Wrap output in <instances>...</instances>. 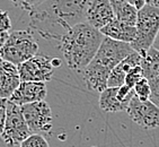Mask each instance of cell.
Masks as SVG:
<instances>
[{"mask_svg": "<svg viewBox=\"0 0 159 147\" xmlns=\"http://www.w3.org/2000/svg\"><path fill=\"white\" fill-rule=\"evenodd\" d=\"M92 0H44L28 12L30 30H34L45 40H60L72 26L85 21V15Z\"/></svg>", "mask_w": 159, "mask_h": 147, "instance_id": "6da1fadb", "label": "cell"}, {"mask_svg": "<svg viewBox=\"0 0 159 147\" xmlns=\"http://www.w3.org/2000/svg\"><path fill=\"white\" fill-rule=\"evenodd\" d=\"M103 39L104 35L99 30L81 21L60 37L59 49L68 67L80 73L94 59Z\"/></svg>", "mask_w": 159, "mask_h": 147, "instance_id": "7a4b0ae2", "label": "cell"}, {"mask_svg": "<svg viewBox=\"0 0 159 147\" xmlns=\"http://www.w3.org/2000/svg\"><path fill=\"white\" fill-rule=\"evenodd\" d=\"M39 52V43L31 30H16L8 34L6 42L0 48L2 60L18 66Z\"/></svg>", "mask_w": 159, "mask_h": 147, "instance_id": "3957f363", "label": "cell"}, {"mask_svg": "<svg viewBox=\"0 0 159 147\" xmlns=\"http://www.w3.org/2000/svg\"><path fill=\"white\" fill-rule=\"evenodd\" d=\"M135 31L134 40L130 44L135 52L142 55L152 46L159 32V7L147 3L139 10Z\"/></svg>", "mask_w": 159, "mask_h": 147, "instance_id": "277c9868", "label": "cell"}, {"mask_svg": "<svg viewBox=\"0 0 159 147\" xmlns=\"http://www.w3.org/2000/svg\"><path fill=\"white\" fill-rule=\"evenodd\" d=\"M32 132L26 125L20 107L12 102L7 103V116L5 128L1 134V139L7 147L19 146L24 139L31 135Z\"/></svg>", "mask_w": 159, "mask_h": 147, "instance_id": "5b68a950", "label": "cell"}, {"mask_svg": "<svg viewBox=\"0 0 159 147\" xmlns=\"http://www.w3.org/2000/svg\"><path fill=\"white\" fill-rule=\"evenodd\" d=\"M21 113L32 134L50 132L53 127L52 110L44 100L20 107Z\"/></svg>", "mask_w": 159, "mask_h": 147, "instance_id": "8992f818", "label": "cell"}, {"mask_svg": "<svg viewBox=\"0 0 159 147\" xmlns=\"http://www.w3.org/2000/svg\"><path fill=\"white\" fill-rule=\"evenodd\" d=\"M21 82H43L52 79L54 67L52 59L45 55H35L17 66Z\"/></svg>", "mask_w": 159, "mask_h": 147, "instance_id": "52a82bcc", "label": "cell"}, {"mask_svg": "<svg viewBox=\"0 0 159 147\" xmlns=\"http://www.w3.org/2000/svg\"><path fill=\"white\" fill-rule=\"evenodd\" d=\"M133 51L134 50L132 49L130 43L120 42L104 36L93 60L104 66L108 70H112Z\"/></svg>", "mask_w": 159, "mask_h": 147, "instance_id": "ba28073f", "label": "cell"}, {"mask_svg": "<svg viewBox=\"0 0 159 147\" xmlns=\"http://www.w3.org/2000/svg\"><path fill=\"white\" fill-rule=\"evenodd\" d=\"M125 111L130 119L142 129L150 130L159 127V107L149 100L141 101L134 95Z\"/></svg>", "mask_w": 159, "mask_h": 147, "instance_id": "9c48e42d", "label": "cell"}, {"mask_svg": "<svg viewBox=\"0 0 159 147\" xmlns=\"http://www.w3.org/2000/svg\"><path fill=\"white\" fill-rule=\"evenodd\" d=\"M46 94L48 89L43 82H20L8 101L21 107L27 103L45 100Z\"/></svg>", "mask_w": 159, "mask_h": 147, "instance_id": "30bf717a", "label": "cell"}, {"mask_svg": "<svg viewBox=\"0 0 159 147\" xmlns=\"http://www.w3.org/2000/svg\"><path fill=\"white\" fill-rule=\"evenodd\" d=\"M115 18L114 10L108 0H92L85 15V21L101 30Z\"/></svg>", "mask_w": 159, "mask_h": 147, "instance_id": "8fae6325", "label": "cell"}, {"mask_svg": "<svg viewBox=\"0 0 159 147\" xmlns=\"http://www.w3.org/2000/svg\"><path fill=\"white\" fill-rule=\"evenodd\" d=\"M110 73L111 70H108L104 66L92 60L79 74L81 75L84 83L89 91L101 93L107 87V79Z\"/></svg>", "mask_w": 159, "mask_h": 147, "instance_id": "7c38bea8", "label": "cell"}, {"mask_svg": "<svg viewBox=\"0 0 159 147\" xmlns=\"http://www.w3.org/2000/svg\"><path fill=\"white\" fill-rule=\"evenodd\" d=\"M18 68L9 61L0 62V98H8L20 84Z\"/></svg>", "mask_w": 159, "mask_h": 147, "instance_id": "4fadbf2b", "label": "cell"}, {"mask_svg": "<svg viewBox=\"0 0 159 147\" xmlns=\"http://www.w3.org/2000/svg\"><path fill=\"white\" fill-rule=\"evenodd\" d=\"M99 31L104 36L125 43H131L134 40L135 32H137L134 25L128 24L116 18H114L111 23L105 25Z\"/></svg>", "mask_w": 159, "mask_h": 147, "instance_id": "5bb4252c", "label": "cell"}, {"mask_svg": "<svg viewBox=\"0 0 159 147\" xmlns=\"http://www.w3.org/2000/svg\"><path fill=\"white\" fill-rule=\"evenodd\" d=\"M141 61V55L138 52L133 51L132 53L124 58L117 66L111 70L108 79H107V87H120L124 84L126 74L130 69L135 66H139Z\"/></svg>", "mask_w": 159, "mask_h": 147, "instance_id": "9a60e30c", "label": "cell"}, {"mask_svg": "<svg viewBox=\"0 0 159 147\" xmlns=\"http://www.w3.org/2000/svg\"><path fill=\"white\" fill-rule=\"evenodd\" d=\"M140 66L142 68L143 77L146 79L152 80L153 78L159 76V50L156 48L149 49L141 55Z\"/></svg>", "mask_w": 159, "mask_h": 147, "instance_id": "2e32d148", "label": "cell"}, {"mask_svg": "<svg viewBox=\"0 0 159 147\" xmlns=\"http://www.w3.org/2000/svg\"><path fill=\"white\" fill-rule=\"evenodd\" d=\"M99 107L104 112L115 113L126 110V105L117 98V87H106L99 93Z\"/></svg>", "mask_w": 159, "mask_h": 147, "instance_id": "e0dca14e", "label": "cell"}, {"mask_svg": "<svg viewBox=\"0 0 159 147\" xmlns=\"http://www.w3.org/2000/svg\"><path fill=\"white\" fill-rule=\"evenodd\" d=\"M138 12L133 6H131L129 2L123 5L117 12H115V18L121 21L128 23V24L134 25L137 23V17H138Z\"/></svg>", "mask_w": 159, "mask_h": 147, "instance_id": "ac0fdd59", "label": "cell"}, {"mask_svg": "<svg viewBox=\"0 0 159 147\" xmlns=\"http://www.w3.org/2000/svg\"><path fill=\"white\" fill-rule=\"evenodd\" d=\"M19 147H50V145L42 134H31L21 141Z\"/></svg>", "mask_w": 159, "mask_h": 147, "instance_id": "d6986e66", "label": "cell"}, {"mask_svg": "<svg viewBox=\"0 0 159 147\" xmlns=\"http://www.w3.org/2000/svg\"><path fill=\"white\" fill-rule=\"evenodd\" d=\"M134 93L135 96L141 100V101H148L150 97V85H149V80L146 79V78H141L138 83L135 84L134 87Z\"/></svg>", "mask_w": 159, "mask_h": 147, "instance_id": "ffe728a7", "label": "cell"}, {"mask_svg": "<svg viewBox=\"0 0 159 147\" xmlns=\"http://www.w3.org/2000/svg\"><path fill=\"white\" fill-rule=\"evenodd\" d=\"M141 78H143V73H142V68L141 66H135L132 69L129 70V73L126 74L125 79H124V84L128 85L129 87H134V85L138 83Z\"/></svg>", "mask_w": 159, "mask_h": 147, "instance_id": "44dd1931", "label": "cell"}, {"mask_svg": "<svg viewBox=\"0 0 159 147\" xmlns=\"http://www.w3.org/2000/svg\"><path fill=\"white\" fill-rule=\"evenodd\" d=\"M135 95L134 89L132 87H129L128 85L123 84L120 87H117V98L120 102H122L123 104H125L128 107L129 102L131 101V98Z\"/></svg>", "mask_w": 159, "mask_h": 147, "instance_id": "7402d4cb", "label": "cell"}, {"mask_svg": "<svg viewBox=\"0 0 159 147\" xmlns=\"http://www.w3.org/2000/svg\"><path fill=\"white\" fill-rule=\"evenodd\" d=\"M16 7H18L20 9L25 10V12H32L35 9L36 7H39L44 0H10Z\"/></svg>", "mask_w": 159, "mask_h": 147, "instance_id": "603a6c76", "label": "cell"}, {"mask_svg": "<svg viewBox=\"0 0 159 147\" xmlns=\"http://www.w3.org/2000/svg\"><path fill=\"white\" fill-rule=\"evenodd\" d=\"M150 85V97L149 101H151L153 104H156L159 107V76L153 78L149 82Z\"/></svg>", "mask_w": 159, "mask_h": 147, "instance_id": "cb8c5ba5", "label": "cell"}, {"mask_svg": "<svg viewBox=\"0 0 159 147\" xmlns=\"http://www.w3.org/2000/svg\"><path fill=\"white\" fill-rule=\"evenodd\" d=\"M11 30V19L8 12L0 9V32H8Z\"/></svg>", "mask_w": 159, "mask_h": 147, "instance_id": "d4e9b609", "label": "cell"}, {"mask_svg": "<svg viewBox=\"0 0 159 147\" xmlns=\"http://www.w3.org/2000/svg\"><path fill=\"white\" fill-rule=\"evenodd\" d=\"M7 98H0V136L2 134L5 123H6V116H7Z\"/></svg>", "mask_w": 159, "mask_h": 147, "instance_id": "484cf974", "label": "cell"}, {"mask_svg": "<svg viewBox=\"0 0 159 147\" xmlns=\"http://www.w3.org/2000/svg\"><path fill=\"white\" fill-rule=\"evenodd\" d=\"M131 6H133L137 10H140L147 5V0H126Z\"/></svg>", "mask_w": 159, "mask_h": 147, "instance_id": "4316f807", "label": "cell"}, {"mask_svg": "<svg viewBox=\"0 0 159 147\" xmlns=\"http://www.w3.org/2000/svg\"><path fill=\"white\" fill-rule=\"evenodd\" d=\"M108 1H110L111 6H112V8H113L114 14H115V12H117L123 5H125V3L128 2L126 0H108Z\"/></svg>", "mask_w": 159, "mask_h": 147, "instance_id": "83f0119b", "label": "cell"}, {"mask_svg": "<svg viewBox=\"0 0 159 147\" xmlns=\"http://www.w3.org/2000/svg\"><path fill=\"white\" fill-rule=\"evenodd\" d=\"M8 34H9L8 32H0V48L3 45V43L6 42Z\"/></svg>", "mask_w": 159, "mask_h": 147, "instance_id": "f1b7e54d", "label": "cell"}, {"mask_svg": "<svg viewBox=\"0 0 159 147\" xmlns=\"http://www.w3.org/2000/svg\"><path fill=\"white\" fill-rule=\"evenodd\" d=\"M152 46L153 48H156L157 50H159V32H158V34H157L156 39H155V42H153Z\"/></svg>", "mask_w": 159, "mask_h": 147, "instance_id": "f546056e", "label": "cell"}, {"mask_svg": "<svg viewBox=\"0 0 159 147\" xmlns=\"http://www.w3.org/2000/svg\"><path fill=\"white\" fill-rule=\"evenodd\" d=\"M149 5H152V6H156V7H159V0H150Z\"/></svg>", "mask_w": 159, "mask_h": 147, "instance_id": "4dcf8cb0", "label": "cell"}, {"mask_svg": "<svg viewBox=\"0 0 159 147\" xmlns=\"http://www.w3.org/2000/svg\"><path fill=\"white\" fill-rule=\"evenodd\" d=\"M2 61V58H1V55H0V62Z\"/></svg>", "mask_w": 159, "mask_h": 147, "instance_id": "1f68e13d", "label": "cell"}, {"mask_svg": "<svg viewBox=\"0 0 159 147\" xmlns=\"http://www.w3.org/2000/svg\"><path fill=\"white\" fill-rule=\"evenodd\" d=\"M149 1H150V0H147V3H148V2H149Z\"/></svg>", "mask_w": 159, "mask_h": 147, "instance_id": "d6a6232c", "label": "cell"}]
</instances>
